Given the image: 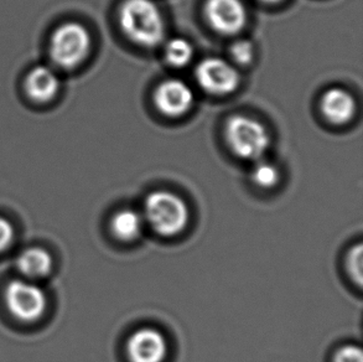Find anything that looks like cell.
Returning a JSON list of instances; mask_svg holds the SVG:
<instances>
[{
	"mask_svg": "<svg viewBox=\"0 0 363 362\" xmlns=\"http://www.w3.org/2000/svg\"><path fill=\"white\" fill-rule=\"evenodd\" d=\"M119 21L124 34L135 44L154 48L164 39V19L152 0H127L119 11Z\"/></svg>",
	"mask_w": 363,
	"mask_h": 362,
	"instance_id": "1",
	"label": "cell"
},
{
	"mask_svg": "<svg viewBox=\"0 0 363 362\" xmlns=\"http://www.w3.org/2000/svg\"><path fill=\"white\" fill-rule=\"evenodd\" d=\"M143 217L157 235L174 237L186 229L190 215L182 197L167 191H155L145 200Z\"/></svg>",
	"mask_w": 363,
	"mask_h": 362,
	"instance_id": "2",
	"label": "cell"
},
{
	"mask_svg": "<svg viewBox=\"0 0 363 362\" xmlns=\"http://www.w3.org/2000/svg\"><path fill=\"white\" fill-rule=\"evenodd\" d=\"M91 36L84 26L67 23L55 30L50 40V59L61 69H74L89 55Z\"/></svg>",
	"mask_w": 363,
	"mask_h": 362,
	"instance_id": "3",
	"label": "cell"
},
{
	"mask_svg": "<svg viewBox=\"0 0 363 362\" xmlns=\"http://www.w3.org/2000/svg\"><path fill=\"white\" fill-rule=\"evenodd\" d=\"M226 139L232 152L245 159H259L269 147V137L265 128L245 116H235L228 119Z\"/></svg>",
	"mask_w": 363,
	"mask_h": 362,
	"instance_id": "4",
	"label": "cell"
},
{
	"mask_svg": "<svg viewBox=\"0 0 363 362\" xmlns=\"http://www.w3.org/2000/svg\"><path fill=\"white\" fill-rule=\"evenodd\" d=\"M5 304L9 313L23 323H34L44 315L48 298L44 290L31 280L14 279L6 285Z\"/></svg>",
	"mask_w": 363,
	"mask_h": 362,
	"instance_id": "5",
	"label": "cell"
},
{
	"mask_svg": "<svg viewBox=\"0 0 363 362\" xmlns=\"http://www.w3.org/2000/svg\"><path fill=\"white\" fill-rule=\"evenodd\" d=\"M196 79L202 89L212 94L233 92L240 82L237 70L225 60L208 57L202 60L196 69Z\"/></svg>",
	"mask_w": 363,
	"mask_h": 362,
	"instance_id": "6",
	"label": "cell"
},
{
	"mask_svg": "<svg viewBox=\"0 0 363 362\" xmlns=\"http://www.w3.org/2000/svg\"><path fill=\"white\" fill-rule=\"evenodd\" d=\"M205 13L210 25L220 34L235 35L245 26V9L241 0H207Z\"/></svg>",
	"mask_w": 363,
	"mask_h": 362,
	"instance_id": "7",
	"label": "cell"
},
{
	"mask_svg": "<svg viewBox=\"0 0 363 362\" xmlns=\"http://www.w3.org/2000/svg\"><path fill=\"white\" fill-rule=\"evenodd\" d=\"M167 353V340L155 329H139L128 339L127 355L130 362H162Z\"/></svg>",
	"mask_w": 363,
	"mask_h": 362,
	"instance_id": "8",
	"label": "cell"
},
{
	"mask_svg": "<svg viewBox=\"0 0 363 362\" xmlns=\"http://www.w3.org/2000/svg\"><path fill=\"white\" fill-rule=\"evenodd\" d=\"M154 99L160 112L177 117L190 109L194 93L191 87L182 79H167L157 87Z\"/></svg>",
	"mask_w": 363,
	"mask_h": 362,
	"instance_id": "9",
	"label": "cell"
},
{
	"mask_svg": "<svg viewBox=\"0 0 363 362\" xmlns=\"http://www.w3.org/2000/svg\"><path fill=\"white\" fill-rule=\"evenodd\" d=\"M24 89L31 101L50 102L59 91L60 79L54 70L48 66H36L26 76Z\"/></svg>",
	"mask_w": 363,
	"mask_h": 362,
	"instance_id": "10",
	"label": "cell"
},
{
	"mask_svg": "<svg viewBox=\"0 0 363 362\" xmlns=\"http://www.w3.org/2000/svg\"><path fill=\"white\" fill-rule=\"evenodd\" d=\"M16 267L25 278L41 279L48 277L54 268V260L41 247H30L23 251L16 260Z\"/></svg>",
	"mask_w": 363,
	"mask_h": 362,
	"instance_id": "11",
	"label": "cell"
},
{
	"mask_svg": "<svg viewBox=\"0 0 363 362\" xmlns=\"http://www.w3.org/2000/svg\"><path fill=\"white\" fill-rule=\"evenodd\" d=\"M321 109L330 122L342 124L350 121L354 113V101L350 93L341 89H331L325 92Z\"/></svg>",
	"mask_w": 363,
	"mask_h": 362,
	"instance_id": "12",
	"label": "cell"
},
{
	"mask_svg": "<svg viewBox=\"0 0 363 362\" xmlns=\"http://www.w3.org/2000/svg\"><path fill=\"white\" fill-rule=\"evenodd\" d=\"M144 217L137 211L123 209L114 214L111 220V231L116 238L123 242H133L142 235Z\"/></svg>",
	"mask_w": 363,
	"mask_h": 362,
	"instance_id": "13",
	"label": "cell"
},
{
	"mask_svg": "<svg viewBox=\"0 0 363 362\" xmlns=\"http://www.w3.org/2000/svg\"><path fill=\"white\" fill-rule=\"evenodd\" d=\"M165 59L174 67H182L192 59L191 45L182 38L172 39L165 46Z\"/></svg>",
	"mask_w": 363,
	"mask_h": 362,
	"instance_id": "14",
	"label": "cell"
},
{
	"mask_svg": "<svg viewBox=\"0 0 363 362\" xmlns=\"http://www.w3.org/2000/svg\"><path fill=\"white\" fill-rule=\"evenodd\" d=\"M252 180L255 185H258L259 187L270 189L278 184L279 172L270 163H259L255 165L252 172Z\"/></svg>",
	"mask_w": 363,
	"mask_h": 362,
	"instance_id": "15",
	"label": "cell"
},
{
	"mask_svg": "<svg viewBox=\"0 0 363 362\" xmlns=\"http://www.w3.org/2000/svg\"><path fill=\"white\" fill-rule=\"evenodd\" d=\"M347 270L354 282L361 285L363 280V247L361 243L350 250L347 255Z\"/></svg>",
	"mask_w": 363,
	"mask_h": 362,
	"instance_id": "16",
	"label": "cell"
},
{
	"mask_svg": "<svg viewBox=\"0 0 363 362\" xmlns=\"http://www.w3.org/2000/svg\"><path fill=\"white\" fill-rule=\"evenodd\" d=\"M231 56L237 64H250L253 59V46L247 40H238L231 46Z\"/></svg>",
	"mask_w": 363,
	"mask_h": 362,
	"instance_id": "17",
	"label": "cell"
},
{
	"mask_svg": "<svg viewBox=\"0 0 363 362\" xmlns=\"http://www.w3.org/2000/svg\"><path fill=\"white\" fill-rule=\"evenodd\" d=\"M334 362H363L362 350L354 345L344 346L335 353Z\"/></svg>",
	"mask_w": 363,
	"mask_h": 362,
	"instance_id": "18",
	"label": "cell"
},
{
	"mask_svg": "<svg viewBox=\"0 0 363 362\" xmlns=\"http://www.w3.org/2000/svg\"><path fill=\"white\" fill-rule=\"evenodd\" d=\"M15 237V231L9 221L0 217V253L9 248Z\"/></svg>",
	"mask_w": 363,
	"mask_h": 362,
	"instance_id": "19",
	"label": "cell"
},
{
	"mask_svg": "<svg viewBox=\"0 0 363 362\" xmlns=\"http://www.w3.org/2000/svg\"><path fill=\"white\" fill-rule=\"evenodd\" d=\"M264 1H267V3H278L280 0H264Z\"/></svg>",
	"mask_w": 363,
	"mask_h": 362,
	"instance_id": "20",
	"label": "cell"
}]
</instances>
